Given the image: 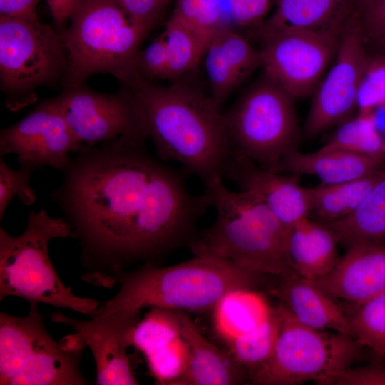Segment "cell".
Segmentation results:
<instances>
[{"instance_id": "obj_21", "label": "cell", "mask_w": 385, "mask_h": 385, "mask_svg": "<svg viewBox=\"0 0 385 385\" xmlns=\"http://www.w3.org/2000/svg\"><path fill=\"white\" fill-rule=\"evenodd\" d=\"M381 164L380 160L342 150L319 148L304 153L296 149L282 158L275 172L314 175L322 183L334 184L376 173Z\"/></svg>"}, {"instance_id": "obj_6", "label": "cell", "mask_w": 385, "mask_h": 385, "mask_svg": "<svg viewBox=\"0 0 385 385\" xmlns=\"http://www.w3.org/2000/svg\"><path fill=\"white\" fill-rule=\"evenodd\" d=\"M70 225L45 209L31 210L24 230L11 236L0 228V300L18 297L31 303L68 308L92 317L99 302L75 295L52 265L48 245L57 238H73Z\"/></svg>"}, {"instance_id": "obj_14", "label": "cell", "mask_w": 385, "mask_h": 385, "mask_svg": "<svg viewBox=\"0 0 385 385\" xmlns=\"http://www.w3.org/2000/svg\"><path fill=\"white\" fill-rule=\"evenodd\" d=\"M86 147L73 136L51 98L0 132L1 156L15 154L19 165L34 170L51 167L62 172L72 159L70 153Z\"/></svg>"}, {"instance_id": "obj_22", "label": "cell", "mask_w": 385, "mask_h": 385, "mask_svg": "<svg viewBox=\"0 0 385 385\" xmlns=\"http://www.w3.org/2000/svg\"><path fill=\"white\" fill-rule=\"evenodd\" d=\"M337 240L322 222L309 217L297 222L289 231L287 253L297 275L309 281L327 275L337 265Z\"/></svg>"}, {"instance_id": "obj_23", "label": "cell", "mask_w": 385, "mask_h": 385, "mask_svg": "<svg viewBox=\"0 0 385 385\" xmlns=\"http://www.w3.org/2000/svg\"><path fill=\"white\" fill-rule=\"evenodd\" d=\"M273 308L266 297L255 289L232 290L212 309L214 331L225 344L260 326Z\"/></svg>"}, {"instance_id": "obj_41", "label": "cell", "mask_w": 385, "mask_h": 385, "mask_svg": "<svg viewBox=\"0 0 385 385\" xmlns=\"http://www.w3.org/2000/svg\"><path fill=\"white\" fill-rule=\"evenodd\" d=\"M362 29L374 38L385 33V0H374L360 10Z\"/></svg>"}, {"instance_id": "obj_17", "label": "cell", "mask_w": 385, "mask_h": 385, "mask_svg": "<svg viewBox=\"0 0 385 385\" xmlns=\"http://www.w3.org/2000/svg\"><path fill=\"white\" fill-rule=\"evenodd\" d=\"M312 282L334 299L363 304L385 292V242L364 241L349 246L327 275Z\"/></svg>"}, {"instance_id": "obj_26", "label": "cell", "mask_w": 385, "mask_h": 385, "mask_svg": "<svg viewBox=\"0 0 385 385\" xmlns=\"http://www.w3.org/2000/svg\"><path fill=\"white\" fill-rule=\"evenodd\" d=\"M163 35L168 55L169 79L177 78L196 66L210 42L173 14Z\"/></svg>"}, {"instance_id": "obj_45", "label": "cell", "mask_w": 385, "mask_h": 385, "mask_svg": "<svg viewBox=\"0 0 385 385\" xmlns=\"http://www.w3.org/2000/svg\"><path fill=\"white\" fill-rule=\"evenodd\" d=\"M377 43L385 50V33L375 38Z\"/></svg>"}, {"instance_id": "obj_34", "label": "cell", "mask_w": 385, "mask_h": 385, "mask_svg": "<svg viewBox=\"0 0 385 385\" xmlns=\"http://www.w3.org/2000/svg\"><path fill=\"white\" fill-rule=\"evenodd\" d=\"M385 106V55L367 57L357 94L358 114Z\"/></svg>"}, {"instance_id": "obj_18", "label": "cell", "mask_w": 385, "mask_h": 385, "mask_svg": "<svg viewBox=\"0 0 385 385\" xmlns=\"http://www.w3.org/2000/svg\"><path fill=\"white\" fill-rule=\"evenodd\" d=\"M270 289L299 323L319 330H333L351 336L350 316L312 281L296 274L279 277Z\"/></svg>"}, {"instance_id": "obj_29", "label": "cell", "mask_w": 385, "mask_h": 385, "mask_svg": "<svg viewBox=\"0 0 385 385\" xmlns=\"http://www.w3.org/2000/svg\"><path fill=\"white\" fill-rule=\"evenodd\" d=\"M180 337V327L176 310L151 307L129 333L130 346L143 356Z\"/></svg>"}, {"instance_id": "obj_31", "label": "cell", "mask_w": 385, "mask_h": 385, "mask_svg": "<svg viewBox=\"0 0 385 385\" xmlns=\"http://www.w3.org/2000/svg\"><path fill=\"white\" fill-rule=\"evenodd\" d=\"M144 357L155 384L177 385L188 369L190 349L180 336Z\"/></svg>"}, {"instance_id": "obj_37", "label": "cell", "mask_w": 385, "mask_h": 385, "mask_svg": "<svg viewBox=\"0 0 385 385\" xmlns=\"http://www.w3.org/2000/svg\"><path fill=\"white\" fill-rule=\"evenodd\" d=\"M137 70L139 75L147 80L169 79L168 55L163 34L140 51Z\"/></svg>"}, {"instance_id": "obj_7", "label": "cell", "mask_w": 385, "mask_h": 385, "mask_svg": "<svg viewBox=\"0 0 385 385\" xmlns=\"http://www.w3.org/2000/svg\"><path fill=\"white\" fill-rule=\"evenodd\" d=\"M280 305L282 319L274 350L248 374L251 384L295 385L313 381L327 385L334 375L351 366L361 347L351 336L307 327Z\"/></svg>"}, {"instance_id": "obj_4", "label": "cell", "mask_w": 385, "mask_h": 385, "mask_svg": "<svg viewBox=\"0 0 385 385\" xmlns=\"http://www.w3.org/2000/svg\"><path fill=\"white\" fill-rule=\"evenodd\" d=\"M263 274L215 257L195 255L168 267L146 264L114 279L117 294L99 304L96 314L121 311L139 317L144 308L205 312L212 310L229 292L255 289ZM93 314V315H94Z\"/></svg>"}, {"instance_id": "obj_12", "label": "cell", "mask_w": 385, "mask_h": 385, "mask_svg": "<svg viewBox=\"0 0 385 385\" xmlns=\"http://www.w3.org/2000/svg\"><path fill=\"white\" fill-rule=\"evenodd\" d=\"M261 36L259 51L265 76L293 98L316 90L334 58L341 36L299 30Z\"/></svg>"}, {"instance_id": "obj_28", "label": "cell", "mask_w": 385, "mask_h": 385, "mask_svg": "<svg viewBox=\"0 0 385 385\" xmlns=\"http://www.w3.org/2000/svg\"><path fill=\"white\" fill-rule=\"evenodd\" d=\"M384 146L371 113L358 114L341 123L320 148L342 150L382 160Z\"/></svg>"}, {"instance_id": "obj_1", "label": "cell", "mask_w": 385, "mask_h": 385, "mask_svg": "<svg viewBox=\"0 0 385 385\" xmlns=\"http://www.w3.org/2000/svg\"><path fill=\"white\" fill-rule=\"evenodd\" d=\"M145 142L120 137L87 146L49 195L80 244L87 270L82 277L92 284L112 287L129 265H156L189 247L197 220L210 207L205 194H191L181 173Z\"/></svg>"}, {"instance_id": "obj_43", "label": "cell", "mask_w": 385, "mask_h": 385, "mask_svg": "<svg viewBox=\"0 0 385 385\" xmlns=\"http://www.w3.org/2000/svg\"><path fill=\"white\" fill-rule=\"evenodd\" d=\"M51 10L53 21L58 32L66 28V24L78 0H45Z\"/></svg>"}, {"instance_id": "obj_13", "label": "cell", "mask_w": 385, "mask_h": 385, "mask_svg": "<svg viewBox=\"0 0 385 385\" xmlns=\"http://www.w3.org/2000/svg\"><path fill=\"white\" fill-rule=\"evenodd\" d=\"M359 14L349 19L340 36L334 61L317 87L305 122L307 137L314 138L350 118L367 56Z\"/></svg>"}, {"instance_id": "obj_35", "label": "cell", "mask_w": 385, "mask_h": 385, "mask_svg": "<svg viewBox=\"0 0 385 385\" xmlns=\"http://www.w3.org/2000/svg\"><path fill=\"white\" fill-rule=\"evenodd\" d=\"M34 170L29 166L19 165L11 168L0 158V220L11 200L16 197L26 206L32 205L36 199L34 190L30 187L31 173Z\"/></svg>"}, {"instance_id": "obj_24", "label": "cell", "mask_w": 385, "mask_h": 385, "mask_svg": "<svg viewBox=\"0 0 385 385\" xmlns=\"http://www.w3.org/2000/svg\"><path fill=\"white\" fill-rule=\"evenodd\" d=\"M324 224L347 247L360 242L381 241L385 237V173L353 212Z\"/></svg>"}, {"instance_id": "obj_33", "label": "cell", "mask_w": 385, "mask_h": 385, "mask_svg": "<svg viewBox=\"0 0 385 385\" xmlns=\"http://www.w3.org/2000/svg\"><path fill=\"white\" fill-rule=\"evenodd\" d=\"M204 57L210 96L220 105L242 81L215 36L210 42Z\"/></svg>"}, {"instance_id": "obj_27", "label": "cell", "mask_w": 385, "mask_h": 385, "mask_svg": "<svg viewBox=\"0 0 385 385\" xmlns=\"http://www.w3.org/2000/svg\"><path fill=\"white\" fill-rule=\"evenodd\" d=\"M282 319L279 304L260 326L253 331L225 344L227 351L249 374L272 356L280 331Z\"/></svg>"}, {"instance_id": "obj_3", "label": "cell", "mask_w": 385, "mask_h": 385, "mask_svg": "<svg viewBox=\"0 0 385 385\" xmlns=\"http://www.w3.org/2000/svg\"><path fill=\"white\" fill-rule=\"evenodd\" d=\"M214 222L197 232L189 247L194 255L227 261L263 275L295 274L287 253L291 228L285 226L259 198L232 190L218 179L205 185Z\"/></svg>"}, {"instance_id": "obj_44", "label": "cell", "mask_w": 385, "mask_h": 385, "mask_svg": "<svg viewBox=\"0 0 385 385\" xmlns=\"http://www.w3.org/2000/svg\"><path fill=\"white\" fill-rule=\"evenodd\" d=\"M372 115L376 130L379 133L385 132V106L376 108L372 112Z\"/></svg>"}, {"instance_id": "obj_15", "label": "cell", "mask_w": 385, "mask_h": 385, "mask_svg": "<svg viewBox=\"0 0 385 385\" xmlns=\"http://www.w3.org/2000/svg\"><path fill=\"white\" fill-rule=\"evenodd\" d=\"M51 319L71 327L89 347L96 368V384H138L127 349L129 333L139 317L114 311L96 314L88 320L75 319L58 312Z\"/></svg>"}, {"instance_id": "obj_25", "label": "cell", "mask_w": 385, "mask_h": 385, "mask_svg": "<svg viewBox=\"0 0 385 385\" xmlns=\"http://www.w3.org/2000/svg\"><path fill=\"white\" fill-rule=\"evenodd\" d=\"M380 170L359 179L334 184H324L306 188L309 213L320 222L343 219L353 212L374 185L384 174Z\"/></svg>"}, {"instance_id": "obj_32", "label": "cell", "mask_w": 385, "mask_h": 385, "mask_svg": "<svg viewBox=\"0 0 385 385\" xmlns=\"http://www.w3.org/2000/svg\"><path fill=\"white\" fill-rule=\"evenodd\" d=\"M172 14L210 41L225 28L221 0H178Z\"/></svg>"}, {"instance_id": "obj_36", "label": "cell", "mask_w": 385, "mask_h": 385, "mask_svg": "<svg viewBox=\"0 0 385 385\" xmlns=\"http://www.w3.org/2000/svg\"><path fill=\"white\" fill-rule=\"evenodd\" d=\"M215 36L242 82L261 66L260 51L237 32L225 27Z\"/></svg>"}, {"instance_id": "obj_2", "label": "cell", "mask_w": 385, "mask_h": 385, "mask_svg": "<svg viewBox=\"0 0 385 385\" xmlns=\"http://www.w3.org/2000/svg\"><path fill=\"white\" fill-rule=\"evenodd\" d=\"M142 126L163 161H175L205 185L222 179L231 155L224 113L211 96L185 83L140 78L130 86Z\"/></svg>"}, {"instance_id": "obj_11", "label": "cell", "mask_w": 385, "mask_h": 385, "mask_svg": "<svg viewBox=\"0 0 385 385\" xmlns=\"http://www.w3.org/2000/svg\"><path fill=\"white\" fill-rule=\"evenodd\" d=\"M103 93L83 84L66 87L51 98L76 139L87 146L120 137L146 140L140 112L131 90Z\"/></svg>"}, {"instance_id": "obj_39", "label": "cell", "mask_w": 385, "mask_h": 385, "mask_svg": "<svg viewBox=\"0 0 385 385\" xmlns=\"http://www.w3.org/2000/svg\"><path fill=\"white\" fill-rule=\"evenodd\" d=\"M328 385H385V366H351L334 375Z\"/></svg>"}, {"instance_id": "obj_38", "label": "cell", "mask_w": 385, "mask_h": 385, "mask_svg": "<svg viewBox=\"0 0 385 385\" xmlns=\"http://www.w3.org/2000/svg\"><path fill=\"white\" fill-rule=\"evenodd\" d=\"M135 24L149 31L163 18L170 0H113Z\"/></svg>"}, {"instance_id": "obj_40", "label": "cell", "mask_w": 385, "mask_h": 385, "mask_svg": "<svg viewBox=\"0 0 385 385\" xmlns=\"http://www.w3.org/2000/svg\"><path fill=\"white\" fill-rule=\"evenodd\" d=\"M272 0H230L233 21L241 26L260 24L267 14Z\"/></svg>"}, {"instance_id": "obj_20", "label": "cell", "mask_w": 385, "mask_h": 385, "mask_svg": "<svg viewBox=\"0 0 385 385\" xmlns=\"http://www.w3.org/2000/svg\"><path fill=\"white\" fill-rule=\"evenodd\" d=\"M351 0H279L260 24V34L299 30L341 36L350 18Z\"/></svg>"}, {"instance_id": "obj_19", "label": "cell", "mask_w": 385, "mask_h": 385, "mask_svg": "<svg viewBox=\"0 0 385 385\" xmlns=\"http://www.w3.org/2000/svg\"><path fill=\"white\" fill-rule=\"evenodd\" d=\"M180 336L190 349L188 369L177 385H235L248 378L247 370L226 350L210 342L184 311L176 310Z\"/></svg>"}, {"instance_id": "obj_42", "label": "cell", "mask_w": 385, "mask_h": 385, "mask_svg": "<svg viewBox=\"0 0 385 385\" xmlns=\"http://www.w3.org/2000/svg\"><path fill=\"white\" fill-rule=\"evenodd\" d=\"M40 0H0V16L36 17Z\"/></svg>"}, {"instance_id": "obj_46", "label": "cell", "mask_w": 385, "mask_h": 385, "mask_svg": "<svg viewBox=\"0 0 385 385\" xmlns=\"http://www.w3.org/2000/svg\"><path fill=\"white\" fill-rule=\"evenodd\" d=\"M374 0H359V4L360 6V10L369 5Z\"/></svg>"}, {"instance_id": "obj_5", "label": "cell", "mask_w": 385, "mask_h": 385, "mask_svg": "<svg viewBox=\"0 0 385 385\" xmlns=\"http://www.w3.org/2000/svg\"><path fill=\"white\" fill-rule=\"evenodd\" d=\"M70 25L61 32L67 56L64 88L98 73L125 86L139 80L137 62L149 31L133 24L113 0H78Z\"/></svg>"}, {"instance_id": "obj_30", "label": "cell", "mask_w": 385, "mask_h": 385, "mask_svg": "<svg viewBox=\"0 0 385 385\" xmlns=\"http://www.w3.org/2000/svg\"><path fill=\"white\" fill-rule=\"evenodd\" d=\"M357 307L350 316L351 336L361 346L385 358V292Z\"/></svg>"}, {"instance_id": "obj_9", "label": "cell", "mask_w": 385, "mask_h": 385, "mask_svg": "<svg viewBox=\"0 0 385 385\" xmlns=\"http://www.w3.org/2000/svg\"><path fill=\"white\" fill-rule=\"evenodd\" d=\"M82 351L66 349L46 330L37 304L24 317L0 313L1 385H83Z\"/></svg>"}, {"instance_id": "obj_10", "label": "cell", "mask_w": 385, "mask_h": 385, "mask_svg": "<svg viewBox=\"0 0 385 385\" xmlns=\"http://www.w3.org/2000/svg\"><path fill=\"white\" fill-rule=\"evenodd\" d=\"M294 99L267 77L245 93L224 113L232 153L275 172L299 141Z\"/></svg>"}, {"instance_id": "obj_47", "label": "cell", "mask_w": 385, "mask_h": 385, "mask_svg": "<svg viewBox=\"0 0 385 385\" xmlns=\"http://www.w3.org/2000/svg\"><path fill=\"white\" fill-rule=\"evenodd\" d=\"M384 157H385V142H384Z\"/></svg>"}, {"instance_id": "obj_8", "label": "cell", "mask_w": 385, "mask_h": 385, "mask_svg": "<svg viewBox=\"0 0 385 385\" xmlns=\"http://www.w3.org/2000/svg\"><path fill=\"white\" fill-rule=\"evenodd\" d=\"M66 67L58 31L38 16H0V84L8 109L33 104L35 90L63 78Z\"/></svg>"}, {"instance_id": "obj_16", "label": "cell", "mask_w": 385, "mask_h": 385, "mask_svg": "<svg viewBox=\"0 0 385 385\" xmlns=\"http://www.w3.org/2000/svg\"><path fill=\"white\" fill-rule=\"evenodd\" d=\"M224 176L262 201L287 227L308 217L306 188L297 176L263 168L242 155L231 153Z\"/></svg>"}]
</instances>
